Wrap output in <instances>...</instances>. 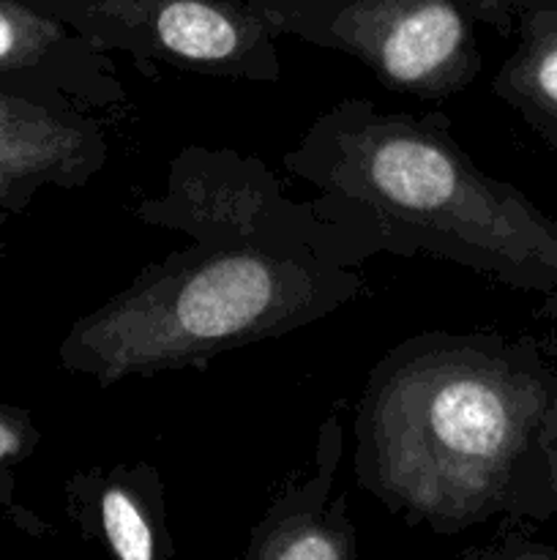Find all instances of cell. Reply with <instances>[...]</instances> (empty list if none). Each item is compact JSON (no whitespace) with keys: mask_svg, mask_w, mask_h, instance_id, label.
Masks as SVG:
<instances>
[{"mask_svg":"<svg viewBox=\"0 0 557 560\" xmlns=\"http://www.w3.org/2000/svg\"><path fill=\"white\" fill-rule=\"evenodd\" d=\"M517 47L491 80V93L557 156V5H533L513 25Z\"/></svg>","mask_w":557,"mask_h":560,"instance_id":"obj_11","label":"cell"},{"mask_svg":"<svg viewBox=\"0 0 557 560\" xmlns=\"http://www.w3.org/2000/svg\"><path fill=\"white\" fill-rule=\"evenodd\" d=\"M475 25H486L500 36H513V25L522 11L533 5H557V0H462Z\"/></svg>","mask_w":557,"mask_h":560,"instance_id":"obj_13","label":"cell"},{"mask_svg":"<svg viewBox=\"0 0 557 560\" xmlns=\"http://www.w3.org/2000/svg\"><path fill=\"white\" fill-rule=\"evenodd\" d=\"M557 394L549 339L429 331L388 350L355 410V481L440 536L557 514L541 443Z\"/></svg>","mask_w":557,"mask_h":560,"instance_id":"obj_1","label":"cell"},{"mask_svg":"<svg viewBox=\"0 0 557 560\" xmlns=\"http://www.w3.org/2000/svg\"><path fill=\"white\" fill-rule=\"evenodd\" d=\"M311 206L371 257H431L522 293L557 290V219L486 175L446 113L342 98L282 156Z\"/></svg>","mask_w":557,"mask_h":560,"instance_id":"obj_2","label":"cell"},{"mask_svg":"<svg viewBox=\"0 0 557 560\" xmlns=\"http://www.w3.org/2000/svg\"><path fill=\"white\" fill-rule=\"evenodd\" d=\"M344 408L336 402L317 432L311 476L273 498L251 528L246 560H353L358 558L347 495L331 503L333 481L344 457Z\"/></svg>","mask_w":557,"mask_h":560,"instance_id":"obj_9","label":"cell"},{"mask_svg":"<svg viewBox=\"0 0 557 560\" xmlns=\"http://www.w3.org/2000/svg\"><path fill=\"white\" fill-rule=\"evenodd\" d=\"M0 88L115 118L129 107L109 52L27 0H0Z\"/></svg>","mask_w":557,"mask_h":560,"instance_id":"obj_8","label":"cell"},{"mask_svg":"<svg viewBox=\"0 0 557 560\" xmlns=\"http://www.w3.org/2000/svg\"><path fill=\"white\" fill-rule=\"evenodd\" d=\"M71 517L120 560L173 558L162 479L147 465L80 470L66 485Z\"/></svg>","mask_w":557,"mask_h":560,"instance_id":"obj_10","label":"cell"},{"mask_svg":"<svg viewBox=\"0 0 557 560\" xmlns=\"http://www.w3.org/2000/svg\"><path fill=\"white\" fill-rule=\"evenodd\" d=\"M500 539L506 541V547H481V550H464L462 558H511V560H522V558H557L555 547L546 545H535L522 528H511V520H506L502 525Z\"/></svg>","mask_w":557,"mask_h":560,"instance_id":"obj_14","label":"cell"},{"mask_svg":"<svg viewBox=\"0 0 557 560\" xmlns=\"http://www.w3.org/2000/svg\"><path fill=\"white\" fill-rule=\"evenodd\" d=\"M552 350L557 353V339H549ZM541 443H544L546 459H549V474H552V485H555L557 492V394L552 399V405L546 408L544 416V427H541Z\"/></svg>","mask_w":557,"mask_h":560,"instance_id":"obj_15","label":"cell"},{"mask_svg":"<svg viewBox=\"0 0 557 560\" xmlns=\"http://www.w3.org/2000/svg\"><path fill=\"white\" fill-rule=\"evenodd\" d=\"M107 162V126L96 113L0 88V206L11 217L44 189H82Z\"/></svg>","mask_w":557,"mask_h":560,"instance_id":"obj_7","label":"cell"},{"mask_svg":"<svg viewBox=\"0 0 557 560\" xmlns=\"http://www.w3.org/2000/svg\"><path fill=\"white\" fill-rule=\"evenodd\" d=\"M9 217H11V213H9V211H5V208H3V206H0V224H5V222H9Z\"/></svg>","mask_w":557,"mask_h":560,"instance_id":"obj_17","label":"cell"},{"mask_svg":"<svg viewBox=\"0 0 557 560\" xmlns=\"http://www.w3.org/2000/svg\"><path fill=\"white\" fill-rule=\"evenodd\" d=\"M38 441H42V432L25 408L0 405V512L11 509V498H14L11 465L31 457Z\"/></svg>","mask_w":557,"mask_h":560,"instance_id":"obj_12","label":"cell"},{"mask_svg":"<svg viewBox=\"0 0 557 560\" xmlns=\"http://www.w3.org/2000/svg\"><path fill=\"white\" fill-rule=\"evenodd\" d=\"M533 317H538V320H546V323H552V326H557V290L538 295V304H535Z\"/></svg>","mask_w":557,"mask_h":560,"instance_id":"obj_16","label":"cell"},{"mask_svg":"<svg viewBox=\"0 0 557 560\" xmlns=\"http://www.w3.org/2000/svg\"><path fill=\"white\" fill-rule=\"evenodd\" d=\"M278 38L342 52L382 88L446 102L484 69L462 0H251Z\"/></svg>","mask_w":557,"mask_h":560,"instance_id":"obj_4","label":"cell"},{"mask_svg":"<svg viewBox=\"0 0 557 560\" xmlns=\"http://www.w3.org/2000/svg\"><path fill=\"white\" fill-rule=\"evenodd\" d=\"M93 44L129 52L145 77L158 66L233 82L282 77L278 36L251 0H91Z\"/></svg>","mask_w":557,"mask_h":560,"instance_id":"obj_6","label":"cell"},{"mask_svg":"<svg viewBox=\"0 0 557 560\" xmlns=\"http://www.w3.org/2000/svg\"><path fill=\"white\" fill-rule=\"evenodd\" d=\"M142 224L191 241L246 244L364 268L358 246L311 200H293L265 162L235 148L191 142L173 156L162 195L137 202Z\"/></svg>","mask_w":557,"mask_h":560,"instance_id":"obj_5","label":"cell"},{"mask_svg":"<svg viewBox=\"0 0 557 560\" xmlns=\"http://www.w3.org/2000/svg\"><path fill=\"white\" fill-rule=\"evenodd\" d=\"M371 295L364 268L246 244L191 241L76 317L58 348L71 375L102 388L205 366L227 350L284 337Z\"/></svg>","mask_w":557,"mask_h":560,"instance_id":"obj_3","label":"cell"}]
</instances>
